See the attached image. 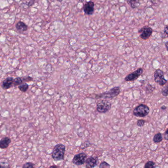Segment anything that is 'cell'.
<instances>
[{
	"instance_id": "6da1fadb",
	"label": "cell",
	"mask_w": 168,
	"mask_h": 168,
	"mask_svg": "<svg viewBox=\"0 0 168 168\" xmlns=\"http://www.w3.org/2000/svg\"><path fill=\"white\" fill-rule=\"evenodd\" d=\"M66 147L61 143L56 145L52 153V158L55 161H61L64 160L65 157Z\"/></svg>"
},
{
	"instance_id": "7a4b0ae2",
	"label": "cell",
	"mask_w": 168,
	"mask_h": 168,
	"mask_svg": "<svg viewBox=\"0 0 168 168\" xmlns=\"http://www.w3.org/2000/svg\"><path fill=\"white\" fill-rule=\"evenodd\" d=\"M120 92V89L119 87H114L108 92H104L100 94H95V98L113 99L117 97Z\"/></svg>"
},
{
	"instance_id": "3957f363",
	"label": "cell",
	"mask_w": 168,
	"mask_h": 168,
	"mask_svg": "<svg viewBox=\"0 0 168 168\" xmlns=\"http://www.w3.org/2000/svg\"><path fill=\"white\" fill-rule=\"evenodd\" d=\"M150 109L149 107L145 104L139 105L133 110V114L137 117H145L148 115Z\"/></svg>"
},
{
	"instance_id": "277c9868",
	"label": "cell",
	"mask_w": 168,
	"mask_h": 168,
	"mask_svg": "<svg viewBox=\"0 0 168 168\" xmlns=\"http://www.w3.org/2000/svg\"><path fill=\"white\" fill-rule=\"evenodd\" d=\"M112 104L107 100H102L97 104V110L100 113H105L108 112L111 108Z\"/></svg>"
},
{
	"instance_id": "5b68a950",
	"label": "cell",
	"mask_w": 168,
	"mask_h": 168,
	"mask_svg": "<svg viewBox=\"0 0 168 168\" xmlns=\"http://www.w3.org/2000/svg\"><path fill=\"white\" fill-rule=\"evenodd\" d=\"M154 80L155 82L162 86L166 85L167 83V80L164 78L163 71L160 69L155 70L154 72Z\"/></svg>"
},
{
	"instance_id": "8992f818",
	"label": "cell",
	"mask_w": 168,
	"mask_h": 168,
	"mask_svg": "<svg viewBox=\"0 0 168 168\" xmlns=\"http://www.w3.org/2000/svg\"><path fill=\"white\" fill-rule=\"evenodd\" d=\"M153 30L149 26H144L139 30L140 37L143 40L148 39L152 34Z\"/></svg>"
},
{
	"instance_id": "52a82bcc",
	"label": "cell",
	"mask_w": 168,
	"mask_h": 168,
	"mask_svg": "<svg viewBox=\"0 0 168 168\" xmlns=\"http://www.w3.org/2000/svg\"><path fill=\"white\" fill-rule=\"evenodd\" d=\"M143 72V70L142 68H138L136 70L126 76L125 78V81L127 82L134 81L141 76V74H142Z\"/></svg>"
},
{
	"instance_id": "ba28073f",
	"label": "cell",
	"mask_w": 168,
	"mask_h": 168,
	"mask_svg": "<svg viewBox=\"0 0 168 168\" xmlns=\"http://www.w3.org/2000/svg\"><path fill=\"white\" fill-rule=\"evenodd\" d=\"M87 155L85 153L82 152L74 156L72 160V163L78 166L84 164L86 162Z\"/></svg>"
},
{
	"instance_id": "9c48e42d",
	"label": "cell",
	"mask_w": 168,
	"mask_h": 168,
	"mask_svg": "<svg viewBox=\"0 0 168 168\" xmlns=\"http://www.w3.org/2000/svg\"><path fill=\"white\" fill-rule=\"evenodd\" d=\"M94 3L92 1L87 2L84 5L83 10L84 13L88 16L93 14L94 11Z\"/></svg>"
},
{
	"instance_id": "30bf717a",
	"label": "cell",
	"mask_w": 168,
	"mask_h": 168,
	"mask_svg": "<svg viewBox=\"0 0 168 168\" xmlns=\"http://www.w3.org/2000/svg\"><path fill=\"white\" fill-rule=\"evenodd\" d=\"M98 159L97 157H90L86 160V168H94L98 164Z\"/></svg>"
},
{
	"instance_id": "8fae6325",
	"label": "cell",
	"mask_w": 168,
	"mask_h": 168,
	"mask_svg": "<svg viewBox=\"0 0 168 168\" xmlns=\"http://www.w3.org/2000/svg\"><path fill=\"white\" fill-rule=\"evenodd\" d=\"M13 77H8L6 78L4 81L2 82V88L5 89H9L12 86H13Z\"/></svg>"
},
{
	"instance_id": "7c38bea8",
	"label": "cell",
	"mask_w": 168,
	"mask_h": 168,
	"mask_svg": "<svg viewBox=\"0 0 168 168\" xmlns=\"http://www.w3.org/2000/svg\"><path fill=\"white\" fill-rule=\"evenodd\" d=\"M11 143V139L8 137H5L0 140V148L6 149L7 148Z\"/></svg>"
},
{
	"instance_id": "4fadbf2b",
	"label": "cell",
	"mask_w": 168,
	"mask_h": 168,
	"mask_svg": "<svg viewBox=\"0 0 168 168\" xmlns=\"http://www.w3.org/2000/svg\"><path fill=\"white\" fill-rule=\"evenodd\" d=\"M16 27L17 30L19 32H25L28 30L27 25L22 21L18 22L16 24Z\"/></svg>"
},
{
	"instance_id": "5bb4252c",
	"label": "cell",
	"mask_w": 168,
	"mask_h": 168,
	"mask_svg": "<svg viewBox=\"0 0 168 168\" xmlns=\"http://www.w3.org/2000/svg\"><path fill=\"white\" fill-rule=\"evenodd\" d=\"M127 4L132 8L138 7L140 5V0H126Z\"/></svg>"
},
{
	"instance_id": "9a60e30c",
	"label": "cell",
	"mask_w": 168,
	"mask_h": 168,
	"mask_svg": "<svg viewBox=\"0 0 168 168\" xmlns=\"http://www.w3.org/2000/svg\"><path fill=\"white\" fill-rule=\"evenodd\" d=\"M11 166L8 160L5 159H2L0 160V168H10Z\"/></svg>"
},
{
	"instance_id": "2e32d148",
	"label": "cell",
	"mask_w": 168,
	"mask_h": 168,
	"mask_svg": "<svg viewBox=\"0 0 168 168\" xmlns=\"http://www.w3.org/2000/svg\"><path fill=\"white\" fill-rule=\"evenodd\" d=\"M162 135L160 133H158L157 134H155L154 137H153V141L155 143H160L161 141H162Z\"/></svg>"
},
{
	"instance_id": "e0dca14e",
	"label": "cell",
	"mask_w": 168,
	"mask_h": 168,
	"mask_svg": "<svg viewBox=\"0 0 168 168\" xmlns=\"http://www.w3.org/2000/svg\"><path fill=\"white\" fill-rule=\"evenodd\" d=\"M18 89L21 92H23V93H25V92L27 91L28 89H29V85L25 83L22 84L21 85H19L18 86Z\"/></svg>"
},
{
	"instance_id": "ac0fdd59",
	"label": "cell",
	"mask_w": 168,
	"mask_h": 168,
	"mask_svg": "<svg viewBox=\"0 0 168 168\" xmlns=\"http://www.w3.org/2000/svg\"><path fill=\"white\" fill-rule=\"evenodd\" d=\"M23 81L22 78L20 77L16 78V79H14L13 80V86H19V85H21L23 84Z\"/></svg>"
},
{
	"instance_id": "d6986e66",
	"label": "cell",
	"mask_w": 168,
	"mask_h": 168,
	"mask_svg": "<svg viewBox=\"0 0 168 168\" xmlns=\"http://www.w3.org/2000/svg\"><path fill=\"white\" fill-rule=\"evenodd\" d=\"M144 168H155V163L152 161H149L146 163Z\"/></svg>"
},
{
	"instance_id": "ffe728a7",
	"label": "cell",
	"mask_w": 168,
	"mask_h": 168,
	"mask_svg": "<svg viewBox=\"0 0 168 168\" xmlns=\"http://www.w3.org/2000/svg\"><path fill=\"white\" fill-rule=\"evenodd\" d=\"M22 168H35V165L33 163L27 162L23 165Z\"/></svg>"
},
{
	"instance_id": "44dd1931",
	"label": "cell",
	"mask_w": 168,
	"mask_h": 168,
	"mask_svg": "<svg viewBox=\"0 0 168 168\" xmlns=\"http://www.w3.org/2000/svg\"><path fill=\"white\" fill-rule=\"evenodd\" d=\"M91 145V143L89 141H86V142L82 143L80 147V148L81 149H85V148H87L88 147H89Z\"/></svg>"
},
{
	"instance_id": "7402d4cb",
	"label": "cell",
	"mask_w": 168,
	"mask_h": 168,
	"mask_svg": "<svg viewBox=\"0 0 168 168\" xmlns=\"http://www.w3.org/2000/svg\"><path fill=\"white\" fill-rule=\"evenodd\" d=\"M110 165L105 161H103L100 163L99 168H110Z\"/></svg>"
},
{
	"instance_id": "603a6c76",
	"label": "cell",
	"mask_w": 168,
	"mask_h": 168,
	"mask_svg": "<svg viewBox=\"0 0 168 168\" xmlns=\"http://www.w3.org/2000/svg\"><path fill=\"white\" fill-rule=\"evenodd\" d=\"M162 94L165 97L168 96V83L162 90Z\"/></svg>"
},
{
	"instance_id": "cb8c5ba5",
	"label": "cell",
	"mask_w": 168,
	"mask_h": 168,
	"mask_svg": "<svg viewBox=\"0 0 168 168\" xmlns=\"http://www.w3.org/2000/svg\"><path fill=\"white\" fill-rule=\"evenodd\" d=\"M145 124V120H139L137 122V125L139 127H142Z\"/></svg>"
},
{
	"instance_id": "d4e9b609",
	"label": "cell",
	"mask_w": 168,
	"mask_h": 168,
	"mask_svg": "<svg viewBox=\"0 0 168 168\" xmlns=\"http://www.w3.org/2000/svg\"><path fill=\"white\" fill-rule=\"evenodd\" d=\"M23 81H32L33 80V78L31 77L30 76H26V77H24L23 78H22Z\"/></svg>"
},
{
	"instance_id": "484cf974",
	"label": "cell",
	"mask_w": 168,
	"mask_h": 168,
	"mask_svg": "<svg viewBox=\"0 0 168 168\" xmlns=\"http://www.w3.org/2000/svg\"><path fill=\"white\" fill-rule=\"evenodd\" d=\"M34 2H35V0H30L29 2L27 4L29 7L33 6L34 4Z\"/></svg>"
},
{
	"instance_id": "4316f807",
	"label": "cell",
	"mask_w": 168,
	"mask_h": 168,
	"mask_svg": "<svg viewBox=\"0 0 168 168\" xmlns=\"http://www.w3.org/2000/svg\"><path fill=\"white\" fill-rule=\"evenodd\" d=\"M164 33L165 34L167 35V37H168V25L166 26L164 28Z\"/></svg>"
},
{
	"instance_id": "83f0119b",
	"label": "cell",
	"mask_w": 168,
	"mask_h": 168,
	"mask_svg": "<svg viewBox=\"0 0 168 168\" xmlns=\"http://www.w3.org/2000/svg\"><path fill=\"white\" fill-rule=\"evenodd\" d=\"M164 138L165 139L168 141V128L167 129V130L166 131V132H165Z\"/></svg>"
},
{
	"instance_id": "f1b7e54d",
	"label": "cell",
	"mask_w": 168,
	"mask_h": 168,
	"mask_svg": "<svg viewBox=\"0 0 168 168\" xmlns=\"http://www.w3.org/2000/svg\"><path fill=\"white\" fill-rule=\"evenodd\" d=\"M165 47H166V49H167V51H168V40L165 43Z\"/></svg>"
},
{
	"instance_id": "f546056e",
	"label": "cell",
	"mask_w": 168,
	"mask_h": 168,
	"mask_svg": "<svg viewBox=\"0 0 168 168\" xmlns=\"http://www.w3.org/2000/svg\"><path fill=\"white\" fill-rule=\"evenodd\" d=\"M161 109L162 110H164L166 109V106H164H164H161Z\"/></svg>"
},
{
	"instance_id": "4dcf8cb0",
	"label": "cell",
	"mask_w": 168,
	"mask_h": 168,
	"mask_svg": "<svg viewBox=\"0 0 168 168\" xmlns=\"http://www.w3.org/2000/svg\"><path fill=\"white\" fill-rule=\"evenodd\" d=\"M49 168H58V167L56 165H53V166H50Z\"/></svg>"
},
{
	"instance_id": "1f68e13d",
	"label": "cell",
	"mask_w": 168,
	"mask_h": 168,
	"mask_svg": "<svg viewBox=\"0 0 168 168\" xmlns=\"http://www.w3.org/2000/svg\"><path fill=\"white\" fill-rule=\"evenodd\" d=\"M57 1L59 2H62L63 0H56Z\"/></svg>"
},
{
	"instance_id": "d6a6232c",
	"label": "cell",
	"mask_w": 168,
	"mask_h": 168,
	"mask_svg": "<svg viewBox=\"0 0 168 168\" xmlns=\"http://www.w3.org/2000/svg\"><path fill=\"white\" fill-rule=\"evenodd\" d=\"M157 1V0H151V1L152 2H155Z\"/></svg>"
},
{
	"instance_id": "836d02e7",
	"label": "cell",
	"mask_w": 168,
	"mask_h": 168,
	"mask_svg": "<svg viewBox=\"0 0 168 168\" xmlns=\"http://www.w3.org/2000/svg\"><path fill=\"white\" fill-rule=\"evenodd\" d=\"M84 0H79V1L81 2H83Z\"/></svg>"
}]
</instances>
